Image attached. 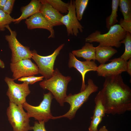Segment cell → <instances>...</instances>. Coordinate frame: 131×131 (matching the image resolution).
I'll use <instances>...</instances> for the list:
<instances>
[{
	"instance_id": "9c48e42d",
	"label": "cell",
	"mask_w": 131,
	"mask_h": 131,
	"mask_svg": "<svg viewBox=\"0 0 131 131\" xmlns=\"http://www.w3.org/2000/svg\"><path fill=\"white\" fill-rule=\"evenodd\" d=\"M13 78L6 77L4 81L8 86L6 94L9 102L18 106L22 105L26 101V97L30 94L29 84L23 82L19 84L15 83Z\"/></svg>"
},
{
	"instance_id": "30bf717a",
	"label": "cell",
	"mask_w": 131,
	"mask_h": 131,
	"mask_svg": "<svg viewBox=\"0 0 131 131\" xmlns=\"http://www.w3.org/2000/svg\"><path fill=\"white\" fill-rule=\"evenodd\" d=\"M10 68L14 80L24 77L34 76L39 74L38 68L30 59L20 60L10 64Z\"/></svg>"
},
{
	"instance_id": "e0dca14e",
	"label": "cell",
	"mask_w": 131,
	"mask_h": 131,
	"mask_svg": "<svg viewBox=\"0 0 131 131\" xmlns=\"http://www.w3.org/2000/svg\"><path fill=\"white\" fill-rule=\"evenodd\" d=\"M95 48V59L100 64H105L117 52L116 49L111 46H102L99 45Z\"/></svg>"
},
{
	"instance_id": "4dcf8cb0",
	"label": "cell",
	"mask_w": 131,
	"mask_h": 131,
	"mask_svg": "<svg viewBox=\"0 0 131 131\" xmlns=\"http://www.w3.org/2000/svg\"><path fill=\"white\" fill-rule=\"evenodd\" d=\"M128 73L131 76V58L127 61V71Z\"/></svg>"
},
{
	"instance_id": "2e32d148",
	"label": "cell",
	"mask_w": 131,
	"mask_h": 131,
	"mask_svg": "<svg viewBox=\"0 0 131 131\" xmlns=\"http://www.w3.org/2000/svg\"><path fill=\"white\" fill-rule=\"evenodd\" d=\"M41 6L40 0H31L27 5L21 8V14L19 17L16 19L15 23H18L22 20L26 19L28 17L40 12Z\"/></svg>"
},
{
	"instance_id": "cb8c5ba5",
	"label": "cell",
	"mask_w": 131,
	"mask_h": 131,
	"mask_svg": "<svg viewBox=\"0 0 131 131\" xmlns=\"http://www.w3.org/2000/svg\"><path fill=\"white\" fill-rule=\"evenodd\" d=\"M88 0H75L74 1L75 11L79 21L82 19L84 12L88 5Z\"/></svg>"
},
{
	"instance_id": "f546056e",
	"label": "cell",
	"mask_w": 131,
	"mask_h": 131,
	"mask_svg": "<svg viewBox=\"0 0 131 131\" xmlns=\"http://www.w3.org/2000/svg\"><path fill=\"white\" fill-rule=\"evenodd\" d=\"M45 123L43 121H35L33 126H32V130L33 131H47L45 129Z\"/></svg>"
},
{
	"instance_id": "603a6c76",
	"label": "cell",
	"mask_w": 131,
	"mask_h": 131,
	"mask_svg": "<svg viewBox=\"0 0 131 131\" xmlns=\"http://www.w3.org/2000/svg\"><path fill=\"white\" fill-rule=\"evenodd\" d=\"M53 8L61 14L67 13L69 3L61 0H46Z\"/></svg>"
},
{
	"instance_id": "7a4b0ae2",
	"label": "cell",
	"mask_w": 131,
	"mask_h": 131,
	"mask_svg": "<svg viewBox=\"0 0 131 131\" xmlns=\"http://www.w3.org/2000/svg\"><path fill=\"white\" fill-rule=\"evenodd\" d=\"M71 79V77L63 75L56 68L52 77L41 82L39 85L43 89L49 90L60 105L63 106L67 96L68 84Z\"/></svg>"
},
{
	"instance_id": "83f0119b",
	"label": "cell",
	"mask_w": 131,
	"mask_h": 131,
	"mask_svg": "<svg viewBox=\"0 0 131 131\" xmlns=\"http://www.w3.org/2000/svg\"><path fill=\"white\" fill-rule=\"evenodd\" d=\"M119 25L126 32L131 33V21L126 20L121 18Z\"/></svg>"
},
{
	"instance_id": "8992f818",
	"label": "cell",
	"mask_w": 131,
	"mask_h": 131,
	"mask_svg": "<svg viewBox=\"0 0 131 131\" xmlns=\"http://www.w3.org/2000/svg\"><path fill=\"white\" fill-rule=\"evenodd\" d=\"M53 98V95L49 91L44 94L43 99L38 106L31 105L26 101L22 106L30 118L33 117L38 122L43 121L45 123L50 119H54V116L52 115L50 110L51 104Z\"/></svg>"
},
{
	"instance_id": "d4e9b609",
	"label": "cell",
	"mask_w": 131,
	"mask_h": 131,
	"mask_svg": "<svg viewBox=\"0 0 131 131\" xmlns=\"http://www.w3.org/2000/svg\"><path fill=\"white\" fill-rule=\"evenodd\" d=\"M16 19L12 18L9 14L0 9V31H3L6 27L12 22H15Z\"/></svg>"
},
{
	"instance_id": "ffe728a7",
	"label": "cell",
	"mask_w": 131,
	"mask_h": 131,
	"mask_svg": "<svg viewBox=\"0 0 131 131\" xmlns=\"http://www.w3.org/2000/svg\"><path fill=\"white\" fill-rule=\"evenodd\" d=\"M94 101L95 105L93 111V115L91 118L95 117L103 118L105 115V110L102 102L100 91L96 96Z\"/></svg>"
},
{
	"instance_id": "f1b7e54d",
	"label": "cell",
	"mask_w": 131,
	"mask_h": 131,
	"mask_svg": "<svg viewBox=\"0 0 131 131\" xmlns=\"http://www.w3.org/2000/svg\"><path fill=\"white\" fill-rule=\"evenodd\" d=\"M15 0H7L2 10L10 15L13 10Z\"/></svg>"
},
{
	"instance_id": "d6a6232c",
	"label": "cell",
	"mask_w": 131,
	"mask_h": 131,
	"mask_svg": "<svg viewBox=\"0 0 131 131\" xmlns=\"http://www.w3.org/2000/svg\"><path fill=\"white\" fill-rule=\"evenodd\" d=\"M0 67L1 68H4L5 67V65L4 63L0 59Z\"/></svg>"
},
{
	"instance_id": "5bb4252c",
	"label": "cell",
	"mask_w": 131,
	"mask_h": 131,
	"mask_svg": "<svg viewBox=\"0 0 131 131\" xmlns=\"http://www.w3.org/2000/svg\"><path fill=\"white\" fill-rule=\"evenodd\" d=\"M27 28L29 29L42 28L47 29L50 32L48 38H54L55 32L54 26L51 24L40 12L34 14L25 21Z\"/></svg>"
},
{
	"instance_id": "836d02e7",
	"label": "cell",
	"mask_w": 131,
	"mask_h": 131,
	"mask_svg": "<svg viewBox=\"0 0 131 131\" xmlns=\"http://www.w3.org/2000/svg\"><path fill=\"white\" fill-rule=\"evenodd\" d=\"M98 131H108V130L106 128V127L105 126H102L99 130Z\"/></svg>"
},
{
	"instance_id": "1f68e13d",
	"label": "cell",
	"mask_w": 131,
	"mask_h": 131,
	"mask_svg": "<svg viewBox=\"0 0 131 131\" xmlns=\"http://www.w3.org/2000/svg\"><path fill=\"white\" fill-rule=\"evenodd\" d=\"M7 0H0V9L2 10Z\"/></svg>"
},
{
	"instance_id": "6da1fadb",
	"label": "cell",
	"mask_w": 131,
	"mask_h": 131,
	"mask_svg": "<svg viewBox=\"0 0 131 131\" xmlns=\"http://www.w3.org/2000/svg\"><path fill=\"white\" fill-rule=\"evenodd\" d=\"M100 91L106 114L121 115L131 110V90L121 74L105 78Z\"/></svg>"
},
{
	"instance_id": "7402d4cb",
	"label": "cell",
	"mask_w": 131,
	"mask_h": 131,
	"mask_svg": "<svg viewBox=\"0 0 131 131\" xmlns=\"http://www.w3.org/2000/svg\"><path fill=\"white\" fill-rule=\"evenodd\" d=\"M121 43L124 44L125 50L124 53L120 57L125 61L131 58V33L127 32L125 38L121 41Z\"/></svg>"
},
{
	"instance_id": "3957f363",
	"label": "cell",
	"mask_w": 131,
	"mask_h": 131,
	"mask_svg": "<svg viewBox=\"0 0 131 131\" xmlns=\"http://www.w3.org/2000/svg\"><path fill=\"white\" fill-rule=\"evenodd\" d=\"M127 32L119 24L111 27L106 33L102 34L97 30L92 32L85 39L86 42H96L102 46H111L120 48L121 42L125 38Z\"/></svg>"
},
{
	"instance_id": "ba28073f",
	"label": "cell",
	"mask_w": 131,
	"mask_h": 131,
	"mask_svg": "<svg viewBox=\"0 0 131 131\" xmlns=\"http://www.w3.org/2000/svg\"><path fill=\"white\" fill-rule=\"evenodd\" d=\"M6 28L10 33V35L5 36V39L12 52L11 63H14L21 60L31 58L32 51L29 47L23 45L18 41L16 37V32L12 30L9 25L6 26Z\"/></svg>"
},
{
	"instance_id": "4316f807",
	"label": "cell",
	"mask_w": 131,
	"mask_h": 131,
	"mask_svg": "<svg viewBox=\"0 0 131 131\" xmlns=\"http://www.w3.org/2000/svg\"><path fill=\"white\" fill-rule=\"evenodd\" d=\"M102 118L98 117L91 118L92 120L89 128V131H98V126L102 121Z\"/></svg>"
},
{
	"instance_id": "52a82bcc",
	"label": "cell",
	"mask_w": 131,
	"mask_h": 131,
	"mask_svg": "<svg viewBox=\"0 0 131 131\" xmlns=\"http://www.w3.org/2000/svg\"><path fill=\"white\" fill-rule=\"evenodd\" d=\"M64 46V44H61L52 54L46 56L39 55L34 50L32 51V58L37 65L39 73L46 79H49L52 76L54 70V67L55 60Z\"/></svg>"
},
{
	"instance_id": "ac0fdd59",
	"label": "cell",
	"mask_w": 131,
	"mask_h": 131,
	"mask_svg": "<svg viewBox=\"0 0 131 131\" xmlns=\"http://www.w3.org/2000/svg\"><path fill=\"white\" fill-rule=\"evenodd\" d=\"M95 48L93 44L89 42H86L81 49L73 50L72 53L78 57H82L86 60L95 61Z\"/></svg>"
},
{
	"instance_id": "4fadbf2b",
	"label": "cell",
	"mask_w": 131,
	"mask_h": 131,
	"mask_svg": "<svg viewBox=\"0 0 131 131\" xmlns=\"http://www.w3.org/2000/svg\"><path fill=\"white\" fill-rule=\"evenodd\" d=\"M68 66L69 68L74 67L81 74L82 79V83L80 91L84 90L86 87L85 78V74L88 72L96 71L97 66L93 61H81L78 60L72 53L69 54Z\"/></svg>"
},
{
	"instance_id": "d6986e66",
	"label": "cell",
	"mask_w": 131,
	"mask_h": 131,
	"mask_svg": "<svg viewBox=\"0 0 131 131\" xmlns=\"http://www.w3.org/2000/svg\"><path fill=\"white\" fill-rule=\"evenodd\" d=\"M119 0H112V10L110 15L106 19L107 28L109 30L112 26L118 22L117 12L119 6Z\"/></svg>"
},
{
	"instance_id": "8fae6325",
	"label": "cell",
	"mask_w": 131,
	"mask_h": 131,
	"mask_svg": "<svg viewBox=\"0 0 131 131\" xmlns=\"http://www.w3.org/2000/svg\"><path fill=\"white\" fill-rule=\"evenodd\" d=\"M108 63L101 64L97 67L96 71L98 76L105 78L120 75L127 72V61L120 57L110 60Z\"/></svg>"
},
{
	"instance_id": "484cf974",
	"label": "cell",
	"mask_w": 131,
	"mask_h": 131,
	"mask_svg": "<svg viewBox=\"0 0 131 131\" xmlns=\"http://www.w3.org/2000/svg\"><path fill=\"white\" fill-rule=\"evenodd\" d=\"M43 76H32L28 77H24L18 79L19 81L26 82L29 84H33L35 82L42 80L44 78Z\"/></svg>"
},
{
	"instance_id": "277c9868",
	"label": "cell",
	"mask_w": 131,
	"mask_h": 131,
	"mask_svg": "<svg viewBox=\"0 0 131 131\" xmlns=\"http://www.w3.org/2000/svg\"><path fill=\"white\" fill-rule=\"evenodd\" d=\"M98 87L93 80L88 79L84 90L77 94L73 95L70 94L65 100V102L68 103L70 106L69 110L65 114L59 116L54 117V119L66 117L71 120L75 116L78 110L88 99L90 95L96 92Z\"/></svg>"
},
{
	"instance_id": "44dd1931",
	"label": "cell",
	"mask_w": 131,
	"mask_h": 131,
	"mask_svg": "<svg viewBox=\"0 0 131 131\" xmlns=\"http://www.w3.org/2000/svg\"><path fill=\"white\" fill-rule=\"evenodd\" d=\"M119 6L123 19L131 21V0H119Z\"/></svg>"
},
{
	"instance_id": "5b68a950",
	"label": "cell",
	"mask_w": 131,
	"mask_h": 131,
	"mask_svg": "<svg viewBox=\"0 0 131 131\" xmlns=\"http://www.w3.org/2000/svg\"><path fill=\"white\" fill-rule=\"evenodd\" d=\"M8 120L13 131H29L32 130L29 124V118L22 105L18 106L9 102L6 112Z\"/></svg>"
},
{
	"instance_id": "7c38bea8",
	"label": "cell",
	"mask_w": 131,
	"mask_h": 131,
	"mask_svg": "<svg viewBox=\"0 0 131 131\" xmlns=\"http://www.w3.org/2000/svg\"><path fill=\"white\" fill-rule=\"evenodd\" d=\"M74 0H71L69 2L68 12L61 19V22L66 29L67 35L77 36L79 31H83V27L79 22L77 17L75 7Z\"/></svg>"
},
{
	"instance_id": "9a60e30c",
	"label": "cell",
	"mask_w": 131,
	"mask_h": 131,
	"mask_svg": "<svg viewBox=\"0 0 131 131\" xmlns=\"http://www.w3.org/2000/svg\"><path fill=\"white\" fill-rule=\"evenodd\" d=\"M41 6L40 10L45 18L53 26L63 25L61 19L63 15L53 8L46 0H40Z\"/></svg>"
}]
</instances>
